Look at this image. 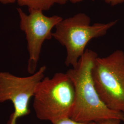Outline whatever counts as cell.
Wrapping results in <instances>:
<instances>
[{"mask_svg": "<svg viewBox=\"0 0 124 124\" xmlns=\"http://www.w3.org/2000/svg\"><path fill=\"white\" fill-rule=\"evenodd\" d=\"M96 52L86 49L77 66L67 71L75 87V98L70 118L83 123L96 122L106 119L124 121V113L112 110L102 101L95 87L92 76Z\"/></svg>", "mask_w": 124, "mask_h": 124, "instance_id": "cell-1", "label": "cell"}, {"mask_svg": "<svg viewBox=\"0 0 124 124\" xmlns=\"http://www.w3.org/2000/svg\"><path fill=\"white\" fill-rule=\"evenodd\" d=\"M33 107L37 117L54 123L70 118L75 102V87L66 73H57L44 77L38 84Z\"/></svg>", "mask_w": 124, "mask_h": 124, "instance_id": "cell-2", "label": "cell"}, {"mask_svg": "<svg viewBox=\"0 0 124 124\" xmlns=\"http://www.w3.org/2000/svg\"><path fill=\"white\" fill-rule=\"evenodd\" d=\"M116 23L117 21H114L91 25L90 18L83 13L62 19L55 26L56 31L52 33V36L66 48L65 63L67 66L75 68L84 53L89 42L106 35Z\"/></svg>", "mask_w": 124, "mask_h": 124, "instance_id": "cell-3", "label": "cell"}, {"mask_svg": "<svg viewBox=\"0 0 124 124\" xmlns=\"http://www.w3.org/2000/svg\"><path fill=\"white\" fill-rule=\"evenodd\" d=\"M92 76L102 101L112 110L124 113V52L117 50L94 59Z\"/></svg>", "mask_w": 124, "mask_h": 124, "instance_id": "cell-4", "label": "cell"}, {"mask_svg": "<svg viewBox=\"0 0 124 124\" xmlns=\"http://www.w3.org/2000/svg\"><path fill=\"white\" fill-rule=\"evenodd\" d=\"M46 70V66H42L34 74L24 77L0 71V103L9 100L14 108L7 124H16L19 117L30 113L31 98L34 97L38 84L44 78Z\"/></svg>", "mask_w": 124, "mask_h": 124, "instance_id": "cell-5", "label": "cell"}, {"mask_svg": "<svg viewBox=\"0 0 124 124\" xmlns=\"http://www.w3.org/2000/svg\"><path fill=\"white\" fill-rule=\"evenodd\" d=\"M17 10L20 19V28L25 32L27 40L29 54L27 70L32 75L36 71L43 42L53 37L52 29L63 18L57 15L46 16L39 10H30L29 15L20 8Z\"/></svg>", "mask_w": 124, "mask_h": 124, "instance_id": "cell-6", "label": "cell"}, {"mask_svg": "<svg viewBox=\"0 0 124 124\" xmlns=\"http://www.w3.org/2000/svg\"><path fill=\"white\" fill-rule=\"evenodd\" d=\"M68 0H18L20 6H26L30 10L47 11L55 4H65Z\"/></svg>", "mask_w": 124, "mask_h": 124, "instance_id": "cell-7", "label": "cell"}, {"mask_svg": "<svg viewBox=\"0 0 124 124\" xmlns=\"http://www.w3.org/2000/svg\"><path fill=\"white\" fill-rule=\"evenodd\" d=\"M52 124H95V122L83 123L80 122L72 120L70 118H67L59 120Z\"/></svg>", "mask_w": 124, "mask_h": 124, "instance_id": "cell-8", "label": "cell"}, {"mask_svg": "<svg viewBox=\"0 0 124 124\" xmlns=\"http://www.w3.org/2000/svg\"><path fill=\"white\" fill-rule=\"evenodd\" d=\"M121 121L118 119H106L96 122L95 124H120Z\"/></svg>", "mask_w": 124, "mask_h": 124, "instance_id": "cell-9", "label": "cell"}, {"mask_svg": "<svg viewBox=\"0 0 124 124\" xmlns=\"http://www.w3.org/2000/svg\"><path fill=\"white\" fill-rule=\"evenodd\" d=\"M105 3L109 4L112 6L120 4L124 2V0H102Z\"/></svg>", "mask_w": 124, "mask_h": 124, "instance_id": "cell-10", "label": "cell"}, {"mask_svg": "<svg viewBox=\"0 0 124 124\" xmlns=\"http://www.w3.org/2000/svg\"><path fill=\"white\" fill-rule=\"evenodd\" d=\"M18 0H0V2L3 4H11L17 1Z\"/></svg>", "mask_w": 124, "mask_h": 124, "instance_id": "cell-11", "label": "cell"}, {"mask_svg": "<svg viewBox=\"0 0 124 124\" xmlns=\"http://www.w3.org/2000/svg\"><path fill=\"white\" fill-rule=\"evenodd\" d=\"M69 0L73 3H78L82 1L83 0Z\"/></svg>", "mask_w": 124, "mask_h": 124, "instance_id": "cell-12", "label": "cell"}]
</instances>
